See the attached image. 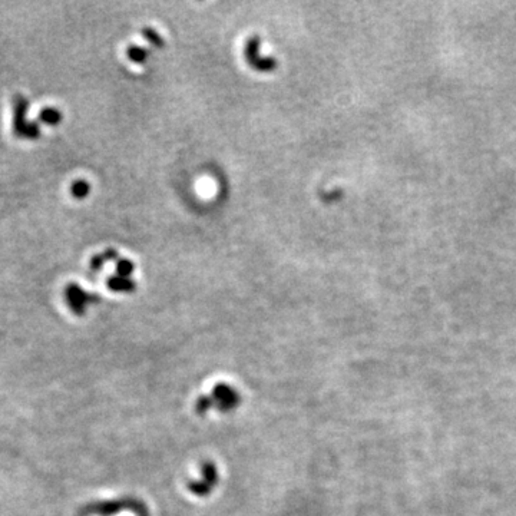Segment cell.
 <instances>
[{"instance_id":"cell-11","label":"cell","mask_w":516,"mask_h":516,"mask_svg":"<svg viewBox=\"0 0 516 516\" xmlns=\"http://www.w3.org/2000/svg\"><path fill=\"white\" fill-rule=\"evenodd\" d=\"M128 56H130L131 61H134L136 63H143L146 61V56H148V52H146L143 47L131 46L128 49Z\"/></svg>"},{"instance_id":"cell-14","label":"cell","mask_w":516,"mask_h":516,"mask_svg":"<svg viewBox=\"0 0 516 516\" xmlns=\"http://www.w3.org/2000/svg\"><path fill=\"white\" fill-rule=\"evenodd\" d=\"M105 263H107V260H105V257L102 254L93 256L92 260H91V268L95 269V272H100V269L105 265Z\"/></svg>"},{"instance_id":"cell-12","label":"cell","mask_w":516,"mask_h":516,"mask_svg":"<svg viewBox=\"0 0 516 516\" xmlns=\"http://www.w3.org/2000/svg\"><path fill=\"white\" fill-rule=\"evenodd\" d=\"M214 405V400L211 396H201L198 400H196V405H195V409L196 412H198L200 414H204L207 413Z\"/></svg>"},{"instance_id":"cell-1","label":"cell","mask_w":516,"mask_h":516,"mask_svg":"<svg viewBox=\"0 0 516 516\" xmlns=\"http://www.w3.org/2000/svg\"><path fill=\"white\" fill-rule=\"evenodd\" d=\"M211 398L214 400V405L221 412L233 410L240 403V395L237 393V390L234 387L226 384V383L215 384L214 389H212Z\"/></svg>"},{"instance_id":"cell-8","label":"cell","mask_w":516,"mask_h":516,"mask_svg":"<svg viewBox=\"0 0 516 516\" xmlns=\"http://www.w3.org/2000/svg\"><path fill=\"white\" fill-rule=\"evenodd\" d=\"M70 192H72L73 196H75L77 200H84V198H86V196L91 192V185L85 180H77L75 182L72 184Z\"/></svg>"},{"instance_id":"cell-6","label":"cell","mask_w":516,"mask_h":516,"mask_svg":"<svg viewBox=\"0 0 516 516\" xmlns=\"http://www.w3.org/2000/svg\"><path fill=\"white\" fill-rule=\"evenodd\" d=\"M108 287L116 292H132L135 290V283L131 279L114 276L108 280Z\"/></svg>"},{"instance_id":"cell-2","label":"cell","mask_w":516,"mask_h":516,"mask_svg":"<svg viewBox=\"0 0 516 516\" xmlns=\"http://www.w3.org/2000/svg\"><path fill=\"white\" fill-rule=\"evenodd\" d=\"M201 474H203V479L192 480L188 485V487H189L191 492L196 497H207V495H210L211 489L218 482V472H217V468L212 463H204Z\"/></svg>"},{"instance_id":"cell-3","label":"cell","mask_w":516,"mask_h":516,"mask_svg":"<svg viewBox=\"0 0 516 516\" xmlns=\"http://www.w3.org/2000/svg\"><path fill=\"white\" fill-rule=\"evenodd\" d=\"M66 300L70 307V310L75 314H84L88 304L95 303L100 300L97 296H92V294L84 291L79 286L70 284L66 288Z\"/></svg>"},{"instance_id":"cell-13","label":"cell","mask_w":516,"mask_h":516,"mask_svg":"<svg viewBox=\"0 0 516 516\" xmlns=\"http://www.w3.org/2000/svg\"><path fill=\"white\" fill-rule=\"evenodd\" d=\"M142 33H143V38H145L146 40H150L153 45H155V46H162V45H164V40H162L161 35H158L154 29H151V28H145V29L142 31Z\"/></svg>"},{"instance_id":"cell-5","label":"cell","mask_w":516,"mask_h":516,"mask_svg":"<svg viewBox=\"0 0 516 516\" xmlns=\"http://www.w3.org/2000/svg\"><path fill=\"white\" fill-rule=\"evenodd\" d=\"M258 49H260V39L256 36L249 40L247 49H245V55H247V61L251 66L256 68V70L260 72H269L277 66V61L273 58H260L258 56Z\"/></svg>"},{"instance_id":"cell-4","label":"cell","mask_w":516,"mask_h":516,"mask_svg":"<svg viewBox=\"0 0 516 516\" xmlns=\"http://www.w3.org/2000/svg\"><path fill=\"white\" fill-rule=\"evenodd\" d=\"M13 132L16 136H22L23 130L28 125V111H29V100L23 95L13 96Z\"/></svg>"},{"instance_id":"cell-10","label":"cell","mask_w":516,"mask_h":516,"mask_svg":"<svg viewBox=\"0 0 516 516\" xmlns=\"http://www.w3.org/2000/svg\"><path fill=\"white\" fill-rule=\"evenodd\" d=\"M42 131H40V125L38 124V122L35 120H29L26 128L23 130V134L20 138H24V139H38L40 136Z\"/></svg>"},{"instance_id":"cell-7","label":"cell","mask_w":516,"mask_h":516,"mask_svg":"<svg viewBox=\"0 0 516 516\" xmlns=\"http://www.w3.org/2000/svg\"><path fill=\"white\" fill-rule=\"evenodd\" d=\"M62 118H63L62 112L56 108H45L39 114V119H40L42 124L49 125V127L59 125L62 122Z\"/></svg>"},{"instance_id":"cell-9","label":"cell","mask_w":516,"mask_h":516,"mask_svg":"<svg viewBox=\"0 0 516 516\" xmlns=\"http://www.w3.org/2000/svg\"><path fill=\"white\" fill-rule=\"evenodd\" d=\"M134 263L131 260H118L116 263V273L120 277L130 279V276L134 273Z\"/></svg>"}]
</instances>
